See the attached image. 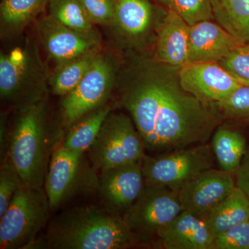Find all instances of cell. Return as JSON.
<instances>
[{
    "instance_id": "cell-18",
    "label": "cell",
    "mask_w": 249,
    "mask_h": 249,
    "mask_svg": "<svg viewBox=\"0 0 249 249\" xmlns=\"http://www.w3.org/2000/svg\"><path fill=\"white\" fill-rule=\"evenodd\" d=\"M210 230L216 235L233 226L249 221V201L244 192L235 187L204 218Z\"/></svg>"
},
{
    "instance_id": "cell-4",
    "label": "cell",
    "mask_w": 249,
    "mask_h": 249,
    "mask_svg": "<svg viewBox=\"0 0 249 249\" xmlns=\"http://www.w3.org/2000/svg\"><path fill=\"white\" fill-rule=\"evenodd\" d=\"M0 95L19 111L48 96L45 68L34 45L1 53Z\"/></svg>"
},
{
    "instance_id": "cell-10",
    "label": "cell",
    "mask_w": 249,
    "mask_h": 249,
    "mask_svg": "<svg viewBox=\"0 0 249 249\" xmlns=\"http://www.w3.org/2000/svg\"><path fill=\"white\" fill-rule=\"evenodd\" d=\"M116 79L112 60L106 54L98 53L79 84L63 96L61 109L65 125L70 127L82 116L107 104Z\"/></svg>"
},
{
    "instance_id": "cell-3",
    "label": "cell",
    "mask_w": 249,
    "mask_h": 249,
    "mask_svg": "<svg viewBox=\"0 0 249 249\" xmlns=\"http://www.w3.org/2000/svg\"><path fill=\"white\" fill-rule=\"evenodd\" d=\"M19 114L9 134L6 159L24 184L44 187L58 142L48 124V96Z\"/></svg>"
},
{
    "instance_id": "cell-21",
    "label": "cell",
    "mask_w": 249,
    "mask_h": 249,
    "mask_svg": "<svg viewBox=\"0 0 249 249\" xmlns=\"http://www.w3.org/2000/svg\"><path fill=\"white\" fill-rule=\"evenodd\" d=\"M152 16L148 0H116L114 25L124 35L139 37L148 30Z\"/></svg>"
},
{
    "instance_id": "cell-26",
    "label": "cell",
    "mask_w": 249,
    "mask_h": 249,
    "mask_svg": "<svg viewBox=\"0 0 249 249\" xmlns=\"http://www.w3.org/2000/svg\"><path fill=\"white\" fill-rule=\"evenodd\" d=\"M168 11L176 13L189 26L214 19L211 0H155Z\"/></svg>"
},
{
    "instance_id": "cell-23",
    "label": "cell",
    "mask_w": 249,
    "mask_h": 249,
    "mask_svg": "<svg viewBox=\"0 0 249 249\" xmlns=\"http://www.w3.org/2000/svg\"><path fill=\"white\" fill-rule=\"evenodd\" d=\"M99 53V51L91 52L57 65L49 80L52 92L61 96L71 92L84 78Z\"/></svg>"
},
{
    "instance_id": "cell-16",
    "label": "cell",
    "mask_w": 249,
    "mask_h": 249,
    "mask_svg": "<svg viewBox=\"0 0 249 249\" xmlns=\"http://www.w3.org/2000/svg\"><path fill=\"white\" fill-rule=\"evenodd\" d=\"M214 235L204 219L182 211L156 241L165 249H211Z\"/></svg>"
},
{
    "instance_id": "cell-24",
    "label": "cell",
    "mask_w": 249,
    "mask_h": 249,
    "mask_svg": "<svg viewBox=\"0 0 249 249\" xmlns=\"http://www.w3.org/2000/svg\"><path fill=\"white\" fill-rule=\"evenodd\" d=\"M50 0H2L1 23L4 30L19 31L43 12Z\"/></svg>"
},
{
    "instance_id": "cell-30",
    "label": "cell",
    "mask_w": 249,
    "mask_h": 249,
    "mask_svg": "<svg viewBox=\"0 0 249 249\" xmlns=\"http://www.w3.org/2000/svg\"><path fill=\"white\" fill-rule=\"evenodd\" d=\"M211 249H249V221L216 235Z\"/></svg>"
},
{
    "instance_id": "cell-15",
    "label": "cell",
    "mask_w": 249,
    "mask_h": 249,
    "mask_svg": "<svg viewBox=\"0 0 249 249\" xmlns=\"http://www.w3.org/2000/svg\"><path fill=\"white\" fill-rule=\"evenodd\" d=\"M243 44L218 23L201 21L189 27L188 63L218 62Z\"/></svg>"
},
{
    "instance_id": "cell-6",
    "label": "cell",
    "mask_w": 249,
    "mask_h": 249,
    "mask_svg": "<svg viewBox=\"0 0 249 249\" xmlns=\"http://www.w3.org/2000/svg\"><path fill=\"white\" fill-rule=\"evenodd\" d=\"M88 152L93 168L101 172L140 161L146 149L132 118L111 111Z\"/></svg>"
},
{
    "instance_id": "cell-19",
    "label": "cell",
    "mask_w": 249,
    "mask_h": 249,
    "mask_svg": "<svg viewBox=\"0 0 249 249\" xmlns=\"http://www.w3.org/2000/svg\"><path fill=\"white\" fill-rule=\"evenodd\" d=\"M111 111L112 107L107 103L82 116L68 127L60 145L71 151L88 152Z\"/></svg>"
},
{
    "instance_id": "cell-8",
    "label": "cell",
    "mask_w": 249,
    "mask_h": 249,
    "mask_svg": "<svg viewBox=\"0 0 249 249\" xmlns=\"http://www.w3.org/2000/svg\"><path fill=\"white\" fill-rule=\"evenodd\" d=\"M182 211L178 191L145 186L123 217L142 246L155 247L161 232Z\"/></svg>"
},
{
    "instance_id": "cell-17",
    "label": "cell",
    "mask_w": 249,
    "mask_h": 249,
    "mask_svg": "<svg viewBox=\"0 0 249 249\" xmlns=\"http://www.w3.org/2000/svg\"><path fill=\"white\" fill-rule=\"evenodd\" d=\"M189 27L181 16L168 11L156 45V53L160 62L178 68L188 63Z\"/></svg>"
},
{
    "instance_id": "cell-27",
    "label": "cell",
    "mask_w": 249,
    "mask_h": 249,
    "mask_svg": "<svg viewBox=\"0 0 249 249\" xmlns=\"http://www.w3.org/2000/svg\"><path fill=\"white\" fill-rule=\"evenodd\" d=\"M214 104L222 119L249 124V86H241L228 97Z\"/></svg>"
},
{
    "instance_id": "cell-22",
    "label": "cell",
    "mask_w": 249,
    "mask_h": 249,
    "mask_svg": "<svg viewBox=\"0 0 249 249\" xmlns=\"http://www.w3.org/2000/svg\"><path fill=\"white\" fill-rule=\"evenodd\" d=\"M214 19L228 32L249 44V0H211Z\"/></svg>"
},
{
    "instance_id": "cell-32",
    "label": "cell",
    "mask_w": 249,
    "mask_h": 249,
    "mask_svg": "<svg viewBox=\"0 0 249 249\" xmlns=\"http://www.w3.org/2000/svg\"><path fill=\"white\" fill-rule=\"evenodd\" d=\"M236 186L244 192L249 201V148L234 173Z\"/></svg>"
},
{
    "instance_id": "cell-20",
    "label": "cell",
    "mask_w": 249,
    "mask_h": 249,
    "mask_svg": "<svg viewBox=\"0 0 249 249\" xmlns=\"http://www.w3.org/2000/svg\"><path fill=\"white\" fill-rule=\"evenodd\" d=\"M213 152L220 169L235 173L248 147L240 132L225 126L218 127L213 134Z\"/></svg>"
},
{
    "instance_id": "cell-7",
    "label": "cell",
    "mask_w": 249,
    "mask_h": 249,
    "mask_svg": "<svg viewBox=\"0 0 249 249\" xmlns=\"http://www.w3.org/2000/svg\"><path fill=\"white\" fill-rule=\"evenodd\" d=\"M215 160L209 142L158 155L146 154L142 160L145 186L178 191L198 174L214 168Z\"/></svg>"
},
{
    "instance_id": "cell-1",
    "label": "cell",
    "mask_w": 249,
    "mask_h": 249,
    "mask_svg": "<svg viewBox=\"0 0 249 249\" xmlns=\"http://www.w3.org/2000/svg\"><path fill=\"white\" fill-rule=\"evenodd\" d=\"M119 87V101L128 111L149 155L208 142L222 120L214 103L199 101L170 80L157 64L144 62Z\"/></svg>"
},
{
    "instance_id": "cell-12",
    "label": "cell",
    "mask_w": 249,
    "mask_h": 249,
    "mask_svg": "<svg viewBox=\"0 0 249 249\" xmlns=\"http://www.w3.org/2000/svg\"><path fill=\"white\" fill-rule=\"evenodd\" d=\"M142 160L100 172L96 191L102 206L124 217L145 188Z\"/></svg>"
},
{
    "instance_id": "cell-31",
    "label": "cell",
    "mask_w": 249,
    "mask_h": 249,
    "mask_svg": "<svg viewBox=\"0 0 249 249\" xmlns=\"http://www.w3.org/2000/svg\"><path fill=\"white\" fill-rule=\"evenodd\" d=\"M93 24L114 26L116 0H80Z\"/></svg>"
},
{
    "instance_id": "cell-2",
    "label": "cell",
    "mask_w": 249,
    "mask_h": 249,
    "mask_svg": "<svg viewBox=\"0 0 249 249\" xmlns=\"http://www.w3.org/2000/svg\"><path fill=\"white\" fill-rule=\"evenodd\" d=\"M40 248L127 249L142 246L124 217L103 206H75L49 223Z\"/></svg>"
},
{
    "instance_id": "cell-29",
    "label": "cell",
    "mask_w": 249,
    "mask_h": 249,
    "mask_svg": "<svg viewBox=\"0 0 249 249\" xmlns=\"http://www.w3.org/2000/svg\"><path fill=\"white\" fill-rule=\"evenodd\" d=\"M218 63L242 84L249 87V44L236 47Z\"/></svg>"
},
{
    "instance_id": "cell-13",
    "label": "cell",
    "mask_w": 249,
    "mask_h": 249,
    "mask_svg": "<svg viewBox=\"0 0 249 249\" xmlns=\"http://www.w3.org/2000/svg\"><path fill=\"white\" fill-rule=\"evenodd\" d=\"M178 76L185 91L206 103L219 102L245 85L215 62H190Z\"/></svg>"
},
{
    "instance_id": "cell-25",
    "label": "cell",
    "mask_w": 249,
    "mask_h": 249,
    "mask_svg": "<svg viewBox=\"0 0 249 249\" xmlns=\"http://www.w3.org/2000/svg\"><path fill=\"white\" fill-rule=\"evenodd\" d=\"M49 9L51 18L70 29L85 34L97 33L80 0H50Z\"/></svg>"
},
{
    "instance_id": "cell-14",
    "label": "cell",
    "mask_w": 249,
    "mask_h": 249,
    "mask_svg": "<svg viewBox=\"0 0 249 249\" xmlns=\"http://www.w3.org/2000/svg\"><path fill=\"white\" fill-rule=\"evenodd\" d=\"M37 31L46 52L57 65L98 52L101 47L97 33L85 34L73 30L49 16L40 20Z\"/></svg>"
},
{
    "instance_id": "cell-9",
    "label": "cell",
    "mask_w": 249,
    "mask_h": 249,
    "mask_svg": "<svg viewBox=\"0 0 249 249\" xmlns=\"http://www.w3.org/2000/svg\"><path fill=\"white\" fill-rule=\"evenodd\" d=\"M84 155L61 145L54 150L44 186L51 211L81 192L96 191L98 176L92 165L87 163Z\"/></svg>"
},
{
    "instance_id": "cell-5",
    "label": "cell",
    "mask_w": 249,
    "mask_h": 249,
    "mask_svg": "<svg viewBox=\"0 0 249 249\" xmlns=\"http://www.w3.org/2000/svg\"><path fill=\"white\" fill-rule=\"evenodd\" d=\"M51 211L45 187L24 184L0 217V249H32Z\"/></svg>"
},
{
    "instance_id": "cell-11",
    "label": "cell",
    "mask_w": 249,
    "mask_h": 249,
    "mask_svg": "<svg viewBox=\"0 0 249 249\" xmlns=\"http://www.w3.org/2000/svg\"><path fill=\"white\" fill-rule=\"evenodd\" d=\"M235 187L234 173L213 168L188 180L178 192L183 211L204 219Z\"/></svg>"
},
{
    "instance_id": "cell-28",
    "label": "cell",
    "mask_w": 249,
    "mask_h": 249,
    "mask_svg": "<svg viewBox=\"0 0 249 249\" xmlns=\"http://www.w3.org/2000/svg\"><path fill=\"white\" fill-rule=\"evenodd\" d=\"M24 184L14 165L5 159L1 162L0 169V217L5 213L14 196Z\"/></svg>"
}]
</instances>
